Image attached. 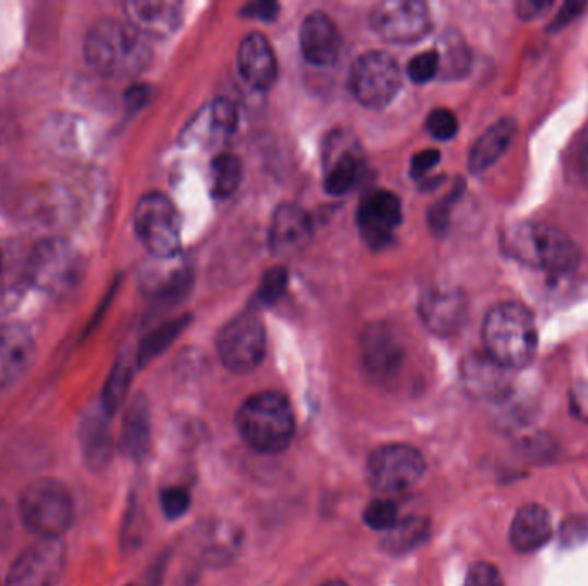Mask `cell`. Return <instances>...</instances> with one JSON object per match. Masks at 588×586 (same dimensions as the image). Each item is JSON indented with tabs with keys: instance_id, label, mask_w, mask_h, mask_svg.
Returning a JSON list of instances; mask_svg holds the SVG:
<instances>
[{
	"instance_id": "23",
	"label": "cell",
	"mask_w": 588,
	"mask_h": 586,
	"mask_svg": "<svg viewBox=\"0 0 588 586\" xmlns=\"http://www.w3.org/2000/svg\"><path fill=\"white\" fill-rule=\"evenodd\" d=\"M238 68L243 80L255 90H269L278 80V59L260 33H251L239 45Z\"/></svg>"
},
{
	"instance_id": "25",
	"label": "cell",
	"mask_w": 588,
	"mask_h": 586,
	"mask_svg": "<svg viewBox=\"0 0 588 586\" xmlns=\"http://www.w3.org/2000/svg\"><path fill=\"white\" fill-rule=\"evenodd\" d=\"M552 523L545 507L527 504L516 513L509 530V542L518 552L530 554L551 540Z\"/></svg>"
},
{
	"instance_id": "7",
	"label": "cell",
	"mask_w": 588,
	"mask_h": 586,
	"mask_svg": "<svg viewBox=\"0 0 588 586\" xmlns=\"http://www.w3.org/2000/svg\"><path fill=\"white\" fill-rule=\"evenodd\" d=\"M83 273L80 254L61 237H47L30 251L33 288L47 294H66L77 288Z\"/></svg>"
},
{
	"instance_id": "49",
	"label": "cell",
	"mask_w": 588,
	"mask_h": 586,
	"mask_svg": "<svg viewBox=\"0 0 588 586\" xmlns=\"http://www.w3.org/2000/svg\"><path fill=\"white\" fill-rule=\"evenodd\" d=\"M319 586H350L348 583L341 582V579H331V582L322 583Z\"/></svg>"
},
{
	"instance_id": "6",
	"label": "cell",
	"mask_w": 588,
	"mask_h": 586,
	"mask_svg": "<svg viewBox=\"0 0 588 586\" xmlns=\"http://www.w3.org/2000/svg\"><path fill=\"white\" fill-rule=\"evenodd\" d=\"M427 462L416 447L387 444L377 447L367 462L368 483L383 497L404 494L422 480Z\"/></svg>"
},
{
	"instance_id": "15",
	"label": "cell",
	"mask_w": 588,
	"mask_h": 586,
	"mask_svg": "<svg viewBox=\"0 0 588 586\" xmlns=\"http://www.w3.org/2000/svg\"><path fill=\"white\" fill-rule=\"evenodd\" d=\"M32 248L13 237H0V317L13 314L32 290Z\"/></svg>"
},
{
	"instance_id": "14",
	"label": "cell",
	"mask_w": 588,
	"mask_h": 586,
	"mask_svg": "<svg viewBox=\"0 0 588 586\" xmlns=\"http://www.w3.org/2000/svg\"><path fill=\"white\" fill-rule=\"evenodd\" d=\"M403 221L401 201L392 191L374 189L360 201L356 222L363 239L372 248H383Z\"/></svg>"
},
{
	"instance_id": "27",
	"label": "cell",
	"mask_w": 588,
	"mask_h": 586,
	"mask_svg": "<svg viewBox=\"0 0 588 586\" xmlns=\"http://www.w3.org/2000/svg\"><path fill=\"white\" fill-rule=\"evenodd\" d=\"M516 129L518 126L511 117H504L496 125H492L470 150V155H468L470 171L480 174L491 169L492 165L496 164L511 145Z\"/></svg>"
},
{
	"instance_id": "17",
	"label": "cell",
	"mask_w": 588,
	"mask_h": 586,
	"mask_svg": "<svg viewBox=\"0 0 588 586\" xmlns=\"http://www.w3.org/2000/svg\"><path fill=\"white\" fill-rule=\"evenodd\" d=\"M419 312L431 332L448 338L458 332L467 320V297L458 290L432 288L420 297Z\"/></svg>"
},
{
	"instance_id": "40",
	"label": "cell",
	"mask_w": 588,
	"mask_h": 586,
	"mask_svg": "<svg viewBox=\"0 0 588 586\" xmlns=\"http://www.w3.org/2000/svg\"><path fill=\"white\" fill-rule=\"evenodd\" d=\"M464 586H504V582L496 566L489 562H475L468 570Z\"/></svg>"
},
{
	"instance_id": "22",
	"label": "cell",
	"mask_w": 588,
	"mask_h": 586,
	"mask_svg": "<svg viewBox=\"0 0 588 586\" xmlns=\"http://www.w3.org/2000/svg\"><path fill=\"white\" fill-rule=\"evenodd\" d=\"M299 47L310 65H334L341 52V35L334 21L326 13L310 14L299 30Z\"/></svg>"
},
{
	"instance_id": "20",
	"label": "cell",
	"mask_w": 588,
	"mask_h": 586,
	"mask_svg": "<svg viewBox=\"0 0 588 586\" xmlns=\"http://www.w3.org/2000/svg\"><path fill=\"white\" fill-rule=\"evenodd\" d=\"M126 21L145 38H166L181 26L183 4L174 0H131Z\"/></svg>"
},
{
	"instance_id": "30",
	"label": "cell",
	"mask_w": 588,
	"mask_h": 586,
	"mask_svg": "<svg viewBox=\"0 0 588 586\" xmlns=\"http://www.w3.org/2000/svg\"><path fill=\"white\" fill-rule=\"evenodd\" d=\"M131 378H133V366L126 358H121L114 365L109 378L105 382L104 392H102V411L107 417L116 413L121 408L122 402L126 401L129 386H131Z\"/></svg>"
},
{
	"instance_id": "45",
	"label": "cell",
	"mask_w": 588,
	"mask_h": 586,
	"mask_svg": "<svg viewBox=\"0 0 588 586\" xmlns=\"http://www.w3.org/2000/svg\"><path fill=\"white\" fill-rule=\"evenodd\" d=\"M11 535H13V514L4 499H0V550L8 546Z\"/></svg>"
},
{
	"instance_id": "31",
	"label": "cell",
	"mask_w": 588,
	"mask_h": 586,
	"mask_svg": "<svg viewBox=\"0 0 588 586\" xmlns=\"http://www.w3.org/2000/svg\"><path fill=\"white\" fill-rule=\"evenodd\" d=\"M186 326H188V317H181L178 320L167 321L150 333L149 338L141 342L137 358L138 365H149L158 354L164 353L178 339Z\"/></svg>"
},
{
	"instance_id": "16",
	"label": "cell",
	"mask_w": 588,
	"mask_h": 586,
	"mask_svg": "<svg viewBox=\"0 0 588 586\" xmlns=\"http://www.w3.org/2000/svg\"><path fill=\"white\" fill-rule=\"evenodd\" d=\"M363 365L377 380H391L399 374L407 358L401 336L389 324L368 327L362 339Z\"/></svg>"
},
{
	"instance_id": "11",
	"label": "cell",
	"mask_w": 588,
	"mask_h": 586,
	"mask_svg": "<svg viewBox=\"0 0 588 586\" xmlns=\"http://www.w3.org/2000/svg\"><path fill=\"white\" fill-rule=\"evenodd\" d=\"M371 25L391 44H415L431 32V9L419 0H386L372 9Z\"/></svg>"
},
{
	"instance_id": "12",
	"label": "cell",
	"mask_w": 588,
	"mask_h": 586,
	"mask_svg": "<svg viewBox=\"0 0 588 586\" xmlns=\"http://www.w3.org/2000/svg\"><path fill=\"white\" fill-rule=\"evenodd\" d=\"M66 570V547L61 538H37L17 555L5 586H57Z\"/></svg>"
},
{
	"instance_id": "5",
	"label": "cell",
	"mask_w": 588,
	"mask_h": 586,
	"mask_svg": "<svg viewBox=\"0 0 588 586\" xmlns=\"http://www.w3.org/2000/svg\"><path fill=\"white\" fill-rule=\"evenodd\" d=\"M20 518L38 538H61L74 521V501L68 487L54 478H38L20 497Z\"/></svg>"
},
{
	"instance_id": "29",
	"label": "cell",
	"mask_w": 588,
	"mask_h": 586,
	"mask_svg": "<svg viewBox=\"0 0 588 586\" xmlns=\"http://www.w3.org/2000/svg\"><path fill=\"white\" fill-rule=\"evenodd\" d=\"M439 54V77L444 80H460L468 73L472 65V56L468 49L467 42L461 38L460 33H444L437 47Z\"/></svg>"
},
{
	"instance_id": "33",
	"label": "cell",
	"mask_w": 588,
	"mask_h": 586,
	"mask_svg": "<svg viewBox=\"0 0 588 586\" xmlns=\"http://www.w3.org/2000/svg\"><path fill=\"white\" fill-rule=\"evenodd\" d=\"M428 521L423 518L401 519L391 531H387V538L384 540L387 549L392 552H407L413 547L427 538Z\"/></svg>"
},
{
	"instance_id": "26",
	"label": "cell",
	"mask_w": 588,
	"mask_h": 586,
	"mask_svg": "<svg viewBox=\"0 0 588 586\" xmlns=\"http://www.w3.org/2000/svg\"><path fill=\"white\" fill-rule=\"evenodd\" d=\"M80 446L83 461L90 470L104 471L110 465L114 438L104 411L83 418L80 426Z\"/></svg>"
},
{
	"instance_id": "4",
	"label": "cell",
	"mask_w": 588,
	"mask_h": 586,
	"mask_svg": "<svg viewBox=\"0 0 588 586\" xmlns=\"http://www.w3.org/2000/svg\"><path fill=\"white\" fill-rule=\"evenodd\" d=\"M236 426L243 441L263 454H278L293 442L296 420L290 399L281 392H258L239 406Z\"/></svg>"
},
{
	"instance_id": "46",
	"label": "cell",
	"mask_w": 588,
	"mask_h": 586,
	"mask_svg": "<svg viewBox=\"0 0 588 586\" xmlns=\"http://www.w3.org/2000/svg\"><path fill=\"white\" fill-rule=\"evenodd\" d=\"M549 8H551V4H548V2H518L516 13L521 20H533V17L542 16Z\"/></svg>"
},
{
	"instance_id": "43",
	"label": "cell",
	"mask_w": 588,
	"mask_h": 586,
	"mask_svg": "<svg viewBox=\"0 0 588 586\" xmlns=\"http://www.w3.org/2000/svg\"><path fill=\"white\" fill-rule=\"evenodd\" d=\"M439 162L440 153L437 150H423V152L416 153L415 157L411 159V176L420 179V177L431 173Z\"/></svg>"
},
{
	"instance_id": "32",
	"label": "cell",
	"mask_w": 588,
	"mask_h": 586,
	"mask_svg": "<svg viewBox=\"0 0 588 586\" xmlns=\"http://www.w3.org/2000/svg\"><path fill=\"white\" fill-rule=\"evenodd\" d=\"M242 162L233 153H219L212 162V191L217 198H227L242 183Z\"/></svg>"
},
{
	"instance_id": "9",
	"label": "cell",
	"mask_w": 588,
	"mask_h": 586,
	"mask_svg": "<svg viewBox=\"0 0 588 586\" xmlns=\"http://www.w3.org/2000/svg\"><path fill=\"white\" fill-rule=\"evenodd\" d=\"M403 83V73L395 57L387 52L363 54L350 73V90L356 101L371 109H384L395 101Z\"/></svg>"
},
{
	"instance_id": "37",
	"label": "cell",
	"mask_w": 588,
	"mask_h": 586,
	"mask_svg": "<svg viewBox=\"0 0 588 586\" xmlns=\"http://www.w3.org/2000/svg\"><path fill=\"white\" fill-rule=\"evenodd\" d=\"M428 133L435 138V140L448 141L451 138L456 137L458 133V117L455 116V113L448 109H435L428 114L427 121Z\"/></svg>"
},
{
	"instance_id": "21",
	"label": "cell",
	"mask_w": 588,
	"mask_h": 586,
	"mask_svg": "<svg viewBox=\"0 0 588 586\" xmlns=\"http://www.w3.org/2000/svg\"><path fill=\"white\" fill-rule=\"evenodd\" d=\"M236 126H238L236 105L219 98L210 102L202 110H198L197 116L188 122L183 131V143L198 146L215 145L233 134Z\"/></svg>"
},
{
	"instance_id": "10",
	"label": "cell",
	"mask_w": 588,
	"mask_h": 586,
	"mask_svg": "<svg viewBox=\"0 0 588 586\" xmlns=\"http://www.w3.org/2000/svg\"><path fill=\"white\" fill-rule=\"evenodd\" d=\"M266 329L254 314L231 318L219 332L217 353L222 365L238 374L257 368L266 356Z\"/></svg>"
},
{
	"instance_id": "34",
	"label": "cell",
	"mask_w": 588,
	"mask_h": 586,
	"mask_svg": "<svg viewBox=\"0 0 588 586\" xmlns=\"http://www.w3.org/2000/svg\"><path fill=\"white\" fill-rule=\"evenodd\" d=\"M363 521L375 531H391L399 521L398 504L391 497L375 499L363 511Z\"/></svg>"
},
{
	"instance_id": "44",
	"label": "cell",
	"mask_w": 588,
	"mask_h": 586,
	"mask_svg": "<svg viewBox=\"0 0 588 586\" xmlns=\"http://www.w3.org/2000/svg\"><path fill=\"white\" fill-rule=\"evenodd\" d=\"M278 13L279 4H275V2H267V0H262V2H251V4H246L245 8L242 9L243 16L260 21L274 20V17L278 16Z\"/></svg>"
},
{
	"instance_id": "24",
	"label": "cell",
	"mask_w": 588,
	"mask_h": 586,
	"mask_svg": "<svg viewBox=\"0 0 588 586\" xmlns=\"http://www.w3.org/2000/svg\"><path fill=\"white\" fill-rule=\"evenodd\" d=\"M314 234L310 215L299 206L286 203L275 210L270 224V246L279 255L302 251L310 243Z\"/></svg>"
},
{
	"instance_id": "18",
	"label": "cell",
	"mask_w": 588,
	"mask_h": 586,
	"mask_svg": "<svg viewBox=\"0 0 588 586\" xmlns=\"http://www.w3.org/2000/svg\"><path fill=\"white\" fill-rule=\"evenodd\" d=\"M461 380L473 398L482 401H499L511 390V370L492 360L487 353H473L464 358Z\"/></svg>"
},
{
	"instance_id": "47",
	"label": "cell",
	"mask_w": 588,
	"mask_h": 586,
	"mask_svg": "<svg viewBox=\"0 0 588 586\" xmlns=\"http://www.w3.org/2000/svg\"><path fill=\"white\" fill-rule=\"evenodd\" d=\"M584 8L585 4H564V8L561 9L560 16L552 23V28H561V26L566 25L568 21L575 20Z\"/></svg>"
},
{
	"instance_id": "39",
	"label": "cell",
	"mask_w": 588,
	"mask_h": 586,
	"mask_svg": "<svg viewBox=\"0 0 588 586\" xmlns=\"http://www.w3.org/2000/svg\"><path fill=\"white\" fill-rule=\"evenodd\" d=\"M460 195L461 186L458 185L452 189L451 195L443 198L439 203H435V206L432 207L431 213H428V222H431V227L434 230V233L440 234L446 231V227H448L449 224V213H451L452 206H455L456 200L460 198Z\"/></svg>"
},
{
	"instance_id": "19",
	"label": "cell",
	"mask_w": 588,
	"mask_h": 586,
	"mask_svg": "<svg viewBox=\"0 0 588 586\" xmlns=\"http://www.w3.org/2000/svg\"><path fill=\"white\" fill-rule=\"evenodd\" d=\"M37 344L28 327L16 321L0 324V387L13 386L28 372Z\"/></svg>"
},
{
	"instance_id": "28",
	"label": "cell",
	"mask_w": 588,
	"mask_h": 586,
	"mask_svg": "<svg viewBox=\"0 0 588 586\" xmlns=\"http://www.w3.org/2000/svg\"><path fill=\"white\" fill-rule=\"evenodd\" d=\"M150 408L143 396H138L128 406L122 420L121 429V450L125 456L133 461L145 458L150 446Z\"/></svg>"
},
{
	"instance_id": "2",
	"label": "cell",
	"mask_w": 588,
	"mask_h": 586,
	"mask_svg": "<svg viewBox=\"0 0 588 586\" xmlns=\"http://www.w3.org/2000/svg\"><path fill=\"white\" fill-rule=\"evenodd\" d=\"M85 59L102 77H134L150 65L152 50L128 21L105 17L86 33Z\"/></svg>"
},
{
	"instance_id": "48",
	"label": "cell",
	"mask_w": 588,
	"mask_h": 586,
	"mask_svg": "<svg viewBox=\"0 0 588 586\" xmlns=\"http://www.w3.org/2000/svg\"><path fill=\"white\" fill-rule=\"evenodd\" d=\"M580 174L581 179H584V183L588 188V143L580 153Z\"/></svg>"
},
{
	"instance_id": "8",
	"label": "cell",
	"mask_w": 588,
	"mask_h": 586,
	"mask_svg": "<svg viewBox=\"0 0 588 586\" xmlns=\"http://www.w3.org/2000/svg\"><path fill=\"white\" fill-rule=\"evenodd\" d=\"M134 231L141 245L155 258H174L181 249V221L173 201L162 194H149L134 209Z\"/></svg>"
},
{
	"instance_id": "3",
	"label": "cell",
	"mask_w": 588,
	"mask_h": 586,
	"mask_svg": "<svg viewBox=\"0 0 588 586\" xmlns=\"http://www.w3.org/2000/svg\"><path fill=\"white\" fill-rule=\"evenodd\" d=\"M482 339L485 353L509 370L530 365L539 345L533 315L518 303L494 306L485 317Z\"/></svg>"
},
{
	"instance_id": "38",
	"label": "cell",
	"mask_w": 588,
	"mask_h": 586,
	"mask_svg": "<svg viewBox=\"0 0 588 586\" xmlns=\"http://www.w3.org/2000/svg\"><path fill=\"white\" fill-rule=\"evenodd\" d=\"M191 497L188 490L183 487H169L162 490L161 507L169 519H178L190 509Z\"/></svg>"
},
{
	"instance_id": "1",
	"label": "cell",
	"mask_w": 588,
	"mask_h": 586,
	"mask_svg": "<svg viewBox=\"0 0 588 586\" xmlns=\"http://www.w3.org/2000/svg\"><path fill=\"white\" fill-rule=\"evenodd\" d=\"M504 254L530 269L563 276L580 266V249L568 234L542 224L520 222L504 231L501 237Z\"/></svg>"
},
{
	"instance_id": "36",
	"label": "cell",
	"mask_w": 588,
	"mask_h": 586,
	"mask_svg": "<svg viewBox=\"0 0 588 586\" xmlns=\"http://www.w3.org/2000/svg\"><path fill=\"white\" fill-rule=\"evenodd\" d=\"M407 77L415 85H425L439 77V54L437 50H425L411 57L407 65Z\"/></svg>"
},
{
	"instance_id": "42",
	"label": "cell",
	"mask_w": 588,
	"mask_h": 586,
	"mask_svg": "<svg viewBox=\"0 0 588 586\" xmlns=\"http://www.w3.org/2000/svg\"><path fill=\"white\" fill-rule=\"evenodd\" d=\"M569 410L580 422L588 423V382H580L569 392Z\"/></svg>"
},
{
	"instance_id": "41",
	"label": "cell",
	"mask_w": 588,
	"mask_h": 586,
	"mask_svg": "<svg viewBox=\"0 0 588 586\" xmlns=\"http://www.w3.org/2000/svg\"><path fill=\"white\" fill-rule=\"evenodd\" d=\"M143 514L138 513L137 507L133 511H129L126 516L125 528H122V543L128 547L140 546L143 540V534H145V526H143Z\"/></svg>"
},
{
	"instance_id": "35",
	"label": "cell",
	"mask_w": 588,
	"mask_h": 586,
	"mask_svg": "<svg viewBox=\"0 0 588 586\" xmlns=\"http://www.w3.org/2000/svg\"><path fill=\"white\" fill-rule=\"evenodd\" d=\"M287 288V270L284 267H274L263 273L262 282L258 285V305L272 306L284 296Z\"/></svg>"
},
{
	"instance_id": "13",
	"label": "cell",
	"mask_w": 588,
	"mask_h": 586,
	"mask_svg": "<svg viewBox=\"0 0 588 586\" xmlns=\"http://www.w3.org/2000/svg\"><path fill=\"white\" fill-rule=\"evenodd\" d=\"M324 185L327 194L341 197L355 188L363 171L358 141L344 131H336L324 145Z\"/></svg>"
}]
</instances>
